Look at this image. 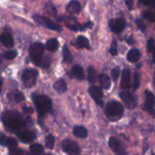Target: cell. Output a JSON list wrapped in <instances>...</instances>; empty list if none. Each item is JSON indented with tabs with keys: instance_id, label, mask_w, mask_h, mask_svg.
<instances>
[{
	"instance_id": "obj_1",
	"label": "cell",
	"mask_w": 155,
	"mask_h": 155,
	"mask_svg": "<svg viewBox=\"0 0 155 155\" xmlns=\"http://www.w3.org/2000/svg\"><path fill=\"white\" fill-rule=\"evenodd\" d=\"M2 121L5 127L12 131L21 130L26 126L22 116L16 111H6L2 115Z\"/></svg>"
},
{
	"instance_id": "obj_2",
	"label": "cell",
	"mask_w": 155,
	"mask_h": 155,
	"mask_svg": "<svg viewBox=\"0 0 155 155\" xmlns=\"http://www.w3.org/2000/svg\"><path fill=\"white\" fill-rule=\"evenodd\" d=\"M32 100L36 107L37 113L40 116H44L48 112L51 111L52 108L51 100L45 95H36L32 94Z\"/></svg>"
},
{
	"instance_id": "obj_3",
	"label": "cell",
	"mask_w": 155,
	"mask_h": 155,
	"mask_svg": "<svg viewBox=\"0 0 155 155\" xmlns=\"http://www.w3.org/2000/svg\"><path fill=\"white\" fill-rule=\"evenodd\" d=\"M105 112L108 119L111 121H117L124 116V109L119 101H111L107 104Z\"/></svg>"
},
{
	"instance_id": "obj_4",
	"label": "cell",
	"mask_w": 155,
	"mask_h": 155,
	"mask_svg": "<svg viewBox=\"0 0 155 155\" xmlns=\"http://www.w3.org/2000/svg\"><path fill=\"white\" fill-rule=\"evenodd\" d=\"M44 50H45L44 45L39 42L33 43L29 48L30 58L32 61L37 66L40 67L41 61L44 56Z\"/></svg>"
},
{
	"instance_id": "obj_5",
	"label": "cell",
	"mask_w": 155,
	"mask_h": 155,
	"mask_svg": "<svg viewBox=\"0 0 155 155\" xmlns=\"http://www.w3.org/2000/svg\"><path fill=\"white\" fill-rule=\"evenodd\" d=\"M38 75H39V72L36 69L27 68L24 70L21 75V79H22L24 86L27 88H31L32 86H34L36 84Z\"/></svg>"
},
{
	"instance_id": "obj_6",
	"label": "cell",
	"mask_w": 155,
	"mask_h": 155,
	"mask_svg": "<svg viewBox=\"0 0 155 155\" xmlns=\"http://www.w3.org/2000/svg\"><path fill=\"white\" fill-rule=\"evenodd\" d=\"M33 19L38 24L44 27H46L48 29H50V30H55V31H61L62 30L61 27L59 24L53 22L51 20H50L48 18H46V17L39 15H33Z\"/></svg>"
},
{
	"instance_id": "obj_7",
	"label": "cell",
	"mask_w": 155,
	"mask_h": 155,
	"mask_svg": "<svg viewBox=\"0 0 155 155\" xmlns=\"http://www.w3.org/2000/svg\"><path fill=\"white\" fill-rule=\"evenodd\" d=\"M120 97L124 101V104L129 110H133L138 105L137 98L134 95L129 92H122L120 93Z\"/></svg>"
},
{
	"instance_id": "obj_8",
	"label": "cell",
	"mask_w": 155,
	"mask_h": 155,
	"mask_svg": "<svg viewBox=\"0 0 155 155\" xmlns=\"http://www.w3.org/2000/svg\"><path fill=\"white\" fill-rule=\"evenodd\" d=\"M127 26L126 20L123 18H114L109 21V27L113 33H121Z\"/></svg>"
},
{
	"instance_id": "obj_9",
	"label": "cell",
	"mask_w": 155,
	"mask_h": 155,
	"mask_svg": "<svg viewBox=\"0 0 155 155\" xmlns=\"http://www.w3.org/2000/svg\"><path fill=\"white\" fill-rule=\"evenodd\" d=\"M62 148L64 151L70 155H77L80 154V149L78 145L74 141L71 139H65L62 142Z\"/></svg>"
},
{
	"instance_id": "obj_10",
	"label": "cell",
	"mask_w": 155,
	"mask_h": 155,
	"mask_svg": "<svg viewBox=\"0 0 155 155\" xmlns=\"http://www.w3.org/2000/svg\"><path fill=\"white\" fill-rule=\"evenodd\" d=\"M89 93L90 94L91 97L93 98V100L96 102L97 104L100 106L103 105L102 88L97 86H91L89 89Z\"/></svg>"
},
{
	"instance_id": "obj_11",
	"label": "cell",
	"mask_w": 155,
	"mask_h": 155,
	"mask_svg": "<svg viewBox=\"0 0 155 155\" xmlns=\"http://www.w3.org/2000/svg\"><path fill=\"white\" fill-rule=\"evenodd\" d=\"M145 109L151 114L153 117L154 116V95L151 91L146 90L145 92Z\"/></svg>"
},
{
	"instance_id": "obj_12",
	"label": "cell",
	"mask_w": 155,
	"mask_h": 155,
	"mask_svg": "<svg viewBox=\"0 0 155 155\" xmlns=\"http://www.w3.org/2000/svg\"><path fill=\"white\" fill-rule=\"evenodd\" d=\"M109 147L110 148V149L117 154H125V151H124V148H123V145H121V143L120 142V141L117 139H116L115 137H110L109 139L108 142Z\"/></svg>"
},
{
	"instance_id": "obj_13",
	"label": "cell",
	"mask_w": 155,
	"mask_h": 155,
	"mask_svg": "<svg viewBox=\"0 0 155 155\" xmlns=\"http://www.w3.org/2000/svg\"><path fill=\"white\" fill-rule=\"evenodd\" d=\"M18 139L23 142V143H30L32 142L36 139V135L33 132L27 131V130H23L17 133Z\"/></svg>"
},
{
	"instance_id": "obj_14",
	"label": "cell",
	"mask_w": 155,
	"mask_h": 155,
	"mask_svg": "<svg viewBox=\"0 0 155 155\" xmlns=\"http://www.w3.org/2000/svg\"><path fill=\"white\" fill-rule=\"evenodd\" d=\"M0 42L7 48H12L15 45L13 36L8 31H4L0 35Z\"/></svg>"
},
{
	"instance_id": "obj_15",
	"label": "cell",
	"mask_w": 155,
	"mask_h": 155,
	"mask_svg": "<svg viewBox=\"0 0 155 155\" xmlns=\"http://www.w3.org/2000/svg\"><path fill=\"white\" fill-rule=\"evenodd\" d=\"M131 86V73L129 69H124L123 71L121 77L120 88L123 89H128Z\"/></svg>"
},
{
	"instance_id": "obj_16",
	"label": "cell",
	"mask_w": 155,
	"mask_h": 155,
	"mask_svg": "<svg viewBox=\"0 0 155 155\" xmlns=\"http://www.w3.org/2000/svg\"><path fill=\"white\" fill-rule=\"evenodd\" d=\"M66 27L69 30H73V31H83L86 29H92L93 27V23L92 21H87L84 24H80L77 23L74 24H67Z\"/></svg>"
},
{
	"instance_id": "obj_17",
	"label": "cell",
	"mask_w": 155,
	"mask_h": 155,
	"mask_svg": "<svg viewBox=\"0 0 155 155\" xmlns=\"http://www.w3.org/2000/svg\"><path fill=\"white\" fill-rule=\"evenodd\" d=\"M0 145L8 147V148H13V147H16L18 145V142L14 138L7 137L3 133H0Z\"/></svg>"
},
{
	"instance_id": "obj_18",
	"label": "cell",
	"mask_w": 155,
	"mask_h": 155,
	"mask_svg": "<svg viewBox=\"0 0 155 155\" xmlns=\"http://www.w3.org/2000/svg\"><path fill=\"white\" fill-rule=\"evenodd\" d=\"M70 77L71 78H75L79 80H83L85 79L83 68L80 65H74L70 73Z\"/></svg>"
},
{
	"instance_id": "obj_19",
	"label": "cell",
	"mask_w": 155,
	"mask_h": 155,
	"mask_svg": "<svg viewBox=\"0 0 155 155\" xmlns=\"http://www.w3.org/2000/svg\"><path fill=\"white\" fill-rule=\"evenodd\" d=\"M7 97L11 101H14V102L16 103L21 102V101H24V98H25L24 94L21 92H20L19 90H18V89L11 91L10 92L8 93Z\"/></svg>"
},
{
	"instance_id": "obj_20",
	"label": "cell",
	"mask_w": 155,
	"mask_h": 155,
	"mask_svg": "<svg viewBox=\"0 0 155 155\" xmlns=\"http://www.w3.org/2000/svg\"><path fill=\"white\" fill-rule=\"evenodd\" d=\"M141 52L138 48H132L127 53V60L131 63H136L141 58Z\"/></svg>"
},
{
	"instance_id": "obj_21",
	"label": "cell",
	"mask_w": 155,
	"mask_h": 155,
	"mask_svg": "<svg viewBox=\"0 0 155 155\" xmlns=\"http://www.w3.org/2000/svg\"><path fill=\"white\" fill-rule=\"evenodd\" d=\"M66 10L70 14L79 13L81 10V5L77 0H72L67 5Z\"/></svg>"
},
{
	"instance_id": "obj_22",
	"label": "cell",
	"mask_w": 155,
	"mask_h": 155,
	"mask_svg": "<svg viewBox=\"0 0 155 155\" xmlns=\"http://www.w3.org/2000/svg\"><path fill=\"white\" fill-rule=\"evenodd\" d=\"M72 44H74L76 48H89L90 47L89 39L84 36H77L75 43Z\"/></svg>"
},
{
	"instance_id": "obj_23",
	"label": "cell",
	"mask_w": 155,
	"mask_h": 155,
	"mask_svg": "<svg viewBox=\"0 0 155 155\" xmlns=\"http://www.w3.org/2000/svg\"><path fill=\"white\" fill-rule=\"evenodd\" d=\"M53 89L58 94H63L67 91V84L63 79H59L53 85Z\"/></svg>"
},
{
	"instance_id": "obj_24",
	"label": "cell",
	"mask_w": 155,
	"mask_h": 155,
	"mask_svg": "<svg viewBox=\"0 0 155 155\" xmlns=\"http://www.w3.org/2000/svg\"><path fill=\"white\" fill-rule=\"evenodd\" d=\"M74 135L80 139H86L88 136V131L83 126H76L73 130Z\"/></svg>"
},
{
	"instance_id": "obj_25",
	"label": "cell",
	"mask_w": 155,
	"mask_h": 155,
	"mask_svg": "<svg viewBox=\"0 0 155 155\" xmlns=\"http://www.w3.org/2000/svg\"><path fill=\"white\" fill-rule=\"evenodd\" d=\"M98 80L99 83L101 85V87L104 89H109L111 86V80L110 78L107 74H102L98 76Z\"/></svg>"
},
{
	"instance_id": "obj_26",
	"label": "cell",
	"mask_w": 155,
	"mask_h": 155,
	"mask_svg": "<svg viewBox=\"0 0 155 155\" xmlns=\"http://www.w3.org/2000/svg\"><path fill=\"white\" fill-rule=\"evenodd\" d=\"M46 49L49 51H56L59 47V42L57 39L52 38L47 41L46 42Z\"/></svg>"
},
{
	"instance_id": "obj_27",
	"label": "cell",
	"mask_w": 155,
	"mask_h": 155,
	"mask_svg": "<svg viewBox=\"0 0 155 155\" xmlns=\"http://www.w3.org/2000/svg\"><path fill=\"white\" fill-rule=\"evenodd\" d=\"M63 61L66 64H71L73 61V55L66 45L63 47Z\"/></svg>"
},
{
	"instance_id": "obj_28",
	"label": "cell",
	"mask_w": 155,
	"mask_h": 155,
	"mask_svg": "<svg viewBox=\"0 0 155 155\" xmlns=\"http://www.w3.org/2000/svg\"><path fill=\"white\" fill-rule=\"evenodd\" d=\"M97 73L95 68L92 66H89L88 68V80L89 83H93L97 80Z\"/></svg>"
},
{
	"instance_id": "obj_29",
	"label": "cell",
	"mask_w": 155,
	"mask_h": 155,
	"mask_svg": "<svg viewBox=\"0 0 155 155\" xmlns=\"http://www.w3.org/2000/svg\"><path fill=\"white\" fill-rule=\"evenodd\" d=\"M141 83V74L139 72L136 71L133 75V89L134 91L137 90L140 86Z\"/></svg>"
},
{
	"instance_id": "obj_30",
	"label": "cell",
	"mask_w": 155,
	"mask_h": 155,
	"mask_svg": "<svg viewBox=\"0 0 155 155\" xmlns=\"http://www.w3.org/2000/svg\"><path fill=\"white\" fill-rule=\"evenodd\" d=\"M45 145L47 149L53 150L54 147V138L52 135H48L45 139Z\"/></svg>"
},
{
	"instance_id": "obj_31",
	"label": "cell",
	"mask_w": 155,
	"mask_h": 155,
	"mask_svg": "<svg viewBox=\"0 0 155 155\" xmlns=\"http://www.w3.org/2000/svg\"><path fill=\"white\" fill-rule=\"evenodd\" d=\"M30 150L32 153L36 154H42L44 151L43 147L40 144H33V145H30Z\"/></svg>"
},
{
	"instance_id": "obj_32",
	"label": "cell",
	"mask_w": 155,
	"mask_h": 155,
	"mask_svg": "<svg viewBox=\"0 0 155 155\" xmlns=\"http://www.w3.org/2000/svg\"><path fill=\"white\" fill-rule=\"evenodd\" d=\"M44 8H45V11L48 13L49 15H53V16H56L57 15V10H56V8L54 7V5L52 3L47 2L45 4V6H44Z\"/></svg>"
},
{
	"instance_id": "obj_33",
	"label": "cell",
	"mask_w": 155,
	"mask_h": 155,
	"mask_svg": "<svg viewBox=\"0 0 155 155\" xmlns=\"http://www.w3.org/2000/svg\"><path fill=\"white\" fill-rule=\"evenodd\" d=\"M18 55V51L16 50H10L3 54V58L6 60H13Z\"/></svg>"
},
{
	"instance_id": "obj_34",
	"label": "cell",
	"mask_w": 155,
	"mask_h": 155,
	"mask_svg": "<svg viewBox=\"0 0 155 155\" xmlns=\"http://www.w3.org/2000/svg\"><path fill=\"white\" fill-rule=\"evenodd\" d=\"M142 15H143L144 18H145L147 21H149V22L151 23L154 22L155 21L154 15L152 12H151V11H148V10L144 11L143 13H142Z\"/></svg>"
},
{
	"instance_id": "obj_35",
	"label": "cell",
	"mask_w": 155,
	"mask_h": 155,
	"mask_svg": "<svg viewBox=\"0 0 155 155\" xmlns=\"http://www.w3.org/2000/svg\"><path fill=\"white\" fill-rule=\"evenodd\" d=\"M154 50V40L153 38H150L147 42V51L148 53L153 54Z\"/></svg>"
},
{
	"instance_id": "obj_36",
	"label": "cell",
	"mask_w": 155,
	"mask_h": 155,
	"mask_svg": "<svg viewBox=\"0 0 155 155\" xmlns=\"http://www.w3.org/2000/svg\"><path fill=\"white\" fill-rule=\"evenodd\" d=\"M120 74V68L119 67H116L111 71V77L114 81L116 82L119 78Z\"/></svg>"
},
{
	"instance_id": "obj_37",
	"label": "cell",
	"mask_w": 155,
	"mask_h": 155,
	"mask_svg": "<svg viewBox=\"0 0 155 155\" xmlns=\"http://www.w3.org/2000/svg\"><path fill=\"white\" fill-rule=\"evenodd\" d=\"M110 53L112 55H117L118 54V50H117V42L115 39H114L113 42L111 43V46L110 48Z\"/></svg>"
},
{
	"instance_id": "obj_38",
	"label": "cell",
	"mask_w": 155,
	"mask_h": 155,
	"mask_svg": "<svg viewBox=\"0 0 155 155\" xmlns=\"http://www.w3.org/2000/svg\"><path fill=\"white\" fill-rule=\"evenodd\" d=\"M51 64V58H50L49 56H43L42 58V60L41 61L40 67H42V68H48Z\"/></svg>"
},
{
	"instance_id": "obj_39",
	"label": "cell",
	"mask_w": 155,
	"mask_h": 155,
	"mask_svg": "<svg viewBox=\"0 0 155 155\" xmlns=\"http://www.w3.org/2000/svg\"><path fill=\"white\" fill-rule=\"evenodd\" d=\"M136 24H137L138 27L139 28V30H140L142 32H145V30H146V26H145V24H144L143 21H142L141 19H136Z\"/></svg>"
},
{
	"instance_id": "obj_40",
	"label": "cell",
	"mask_w": 155,
	"mask_h": 155,
	"mask_svg": "<svg viewBox=\"0 0 155 155\" xmlns=\"http://www.w3.org/2000/svg\"><path fill=\"white\" fill-rule=\"evenodd\" d=\"M11 154H21L24 153V151H22L21 149H19V148H15V147H13V148H10V151H9Z\"/></svg>"
},
{
	"instance_id": "obj_41",
	"label": "cell",
	"mask_w": 155,
	"mask_h": 155,
	"mask_svg": "<svg viewBox=\"0 0 155 155\" xmlns=\"http://www.w3.org/2000/svg\"><path fill=\"white\" fill-rule=\"evenodd\" d=\"M135 0H126V4H127V8L130 9V11L133 9V5H134Z\"/></svg>"
},
{
	"instance_id": "obj_42",
	"label": "cell",
	"mask_w": 155,
	"mask_h": 155,
	"mask_svg": "<svg viewBox=\"0 0 155 155\" xmlns=\"http://www.w3.org/2000/svg\"><path fill=\"white\" fill-rule=\"evenodd\" d=\"M140 2L147 6H151L154 4V0H140Z\"/></svg>"
},
{
	"instance_id": "obj_43",
	"label": "cell",
	"mask_w": 155,
	"mask_h": 155,
	"mask_svg": "<svg viewBox=\"0 0 155 155\" xmlns=\"http://www.w3.org/2000/svg\"><path fill=\"white\" fill-rule=\"evenodd\" d=\"M24 112L26 114H33V108L31 107H27L24 108Z\"/></svg>"
},
{
	"instance_id": "obj_44",
	"label": "cell",
	"mask_w": 155,
	"mask_h": 155,
	"mask_svg": "<svg viewBox=\"0 0 155 155\" xmlns=\"http://www.w3.org/2000/svg\"><path fill=\"white\" fill-rule=\"evenodd\" d=\"M127 42L129 44V45H134L135 40H134V39H133V36H130V37H129V39L127 40Z\"/></svg>"
},
{
	"instance_id": "obj_45",
	"label": "cell",
	"mask_w": 155,
	"mask_h": 155,
	"mask_svg": "<svg viewBox=\"0 0 155 155\" xmlns=\"http://www.w3.org/2000/svg\"><path fill=\"white\" fill-rule=\"evenodd\" d=\"M2 85H3V80H2V79L1 77H0V92H1V91H2Z\"/></svg>"
},
{
	"instance_id": "obj_46",
	"label": "cell",
	"mask_w": 155,
	"mask_h": 155,
	"mask_svg": "<svg viewBox=\"0 0 155 155\" xmlns=\"http://www.w3.org/2000/svg\"><path fill=\"white\" fill-rule=\"evenodd\" d=\"M2 57L0 56V63H2Z\"/></svg>"
}]
</instances>
